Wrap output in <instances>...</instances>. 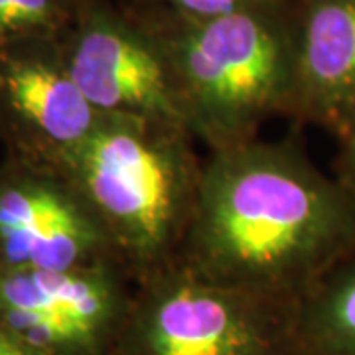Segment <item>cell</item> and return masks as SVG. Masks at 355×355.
I'll return each mask as SVG.
<instances>
[{"label":"cell","mask_w":355,"mask_h":355,"mask_svg":"<svg viewBox=\"0 0 355 355\" xmlns=\"http://www.w3.org/2000/svg\"><path fill=\"white\" fill-rule=\"evenodd\" d=\"M180 251L207 282L298 304L355 253V198L294 146L221 148L200 172Z\"/></svg>","instance_id":"1"},{"label":"cell","mask_w":355,"mask_h":355,"mask_svg":"<svg viewBox=\"0 0 355 355\" xmlns=\"http://www.w3.org/2000/svg\"><path fill=\"white\" fill-rule=\"evenodd\" d=\"M186 128L123 114L64 153L93 216L139 277L168 266L190 223L200 172Z\"/></svg>","instance_id":"2"},{"label":"cell","mask_w":355,"mask_h":355,"mask_svg":"<svg viewBox=\"0 0 355 355\" xmlns=\"http://www.w3.org/2000/svg\"><path fill=\"white\" fill-rule=\"evenodd\" d=\"M156 42L186 127L214 150L249 142L263 119L292 107L294 20L282 16L279 4L207 20L182 18Z\"/></svg>","instance_id":"3"},{"label":"cell","mask_w":355,"mask_h":355,"mask_svg":"<svg viewBox=\"0 0 355 355\" xmlns=\"http://www.w3.org/2000/svg\"><path fill=\"white\" fill-rule=\"evenodd\" d=\"M294 322L292 302L168 265L140 279L109 355H298Z\"/></svg>","instance_id":"4"},{"label":"cell","mask_w":355,"mask_h":355,"mask_svg":"<svg viewBox=\"0 0 355 355\" xmlns=\"http://www.w3.org/2000/svg\"><path fill=\"white\" fill-rule=\"evenodd\" d=\"M67 73L99 113L188 130L158 42L128 22L95 18L77 40Z\"/></svg>","instance_id":"5"},{"label":"cell","mask_w":355,"mask_h":355,"mask_svg":"<svg viewBox=\"0 0 355 355\" xmlns=\"http://www.w3.org/2000/svg\"><path fill=\"white\" fill-rule=\"evenodd\" d=\"M107 241L97 217L50 184L18 182L0 190L4 268L71 270Z\"/></svg>","instance_id":"6"},{"label":"cell","mask_w":355,"mask_h":355,"mask_svg":"<svg viewBox=\"0 0 355 355\" xmlns=\"http://www.w3.org/2000/svg\"><path fill=\"white\" fill-rule=\"evenodd\" d=\"M292 109L342 139L355 116V0H304Z\"/></svg>","instance_id":"7"},{"label":"cell","mask_w":355,"mask_h":355,"mask_svg":"<svg viewBox=\"0 0 355 355\" xmlns=\"http://www.w3.org/2000/svg\"><path fill=\"white\" fill-rule=\"evenodd\" d=\"M132 296L128 284L103 265L60 272L0 268V310L28 308L64 318L107 355L123 330Z\"/></svg>","instance_id":"8"},{"label":"cell","mask_w":355,"mask_h":355,"mask_svg":"<svg viewBox=\"0 0 355 355\" xmlns=\"http://www.w3.org/2000/svg\"><path fill=\"white\" fill-rule=\"evenodd\" d=\"M8 103L53 144L67 153L99 127V113L67 69H55L38 62H18L4 73Z\"/></svg>","instance_id":"9"},{"label":"cell","mask_w":355,"mask_h":355,"mask_svg":"<svg viewBox=\"0 0 355 355\" xmlns=\"http://www.w3.org/2000/svg\"><path fill=\"white\" fill-rule=\"evenodd\" d=\"M294 338L298 355H355V253L298 300Z\"/></svg>","instance_id":"10"},{"label":"cell","mask_w":355,"mask_h":355,"mask_svg":"<svg viewBox=\"0 0 355 355\" xmlns=\"http://www.w3.org/2000/svg\"><path fill=\"white\" fill-rule=\"evenodd\" d=\"M51 16L53 0H0V34L48 26Z\"/></svg>","instance_id":"11"},{"label":"cell","mask_w":355,"mask_h":355,"mask_svg":"<svg viewBox=\"0 0 355 355\" xmlns=\"http://www.w3.org/2000/svg\"><path fill=\"white\" fill-rule=\"evenodd\" d=\"M180 18H191V20H207L217 16L251 10V8H263L279 4V0H166Z\"/></svg>","instance_id":"12"},{"label":"cell","mask_w":355,"mask_h":355,"mask_svg":"<svg viewBox=\"0 0 355 355\" xmlns=\"http://www.w3.org/2000/svg\"><path fill=\"white\" fill-rule=\"evenodd\" d=\"M342 156H340V182L355 198V116L342 139Z\"/></svg>","instance_id":"13"},{"label":"cell","mask_w":355,"mask_h":355,"mask_svg":"<svg viewBox=\"0 0 355 355\" xmlns=\"http://www.w3.org/2000/svg\"><path fill=\"white\" fill-rule=\"evenodd\" d=\"M0 355H38L0 326Z\"/></svg>","instance_id":"14"}]
</instances>
